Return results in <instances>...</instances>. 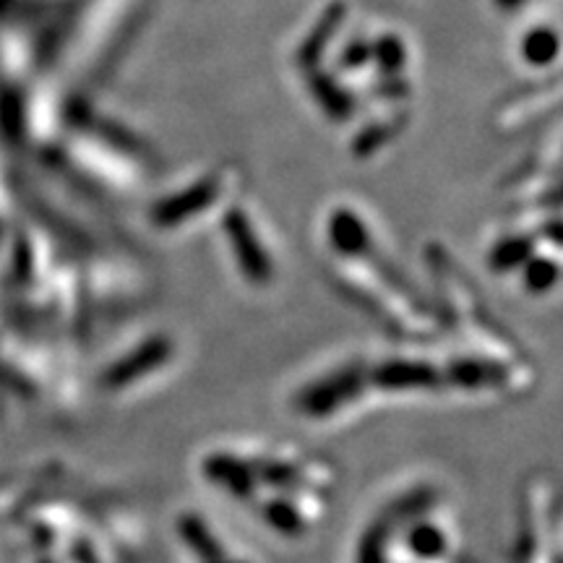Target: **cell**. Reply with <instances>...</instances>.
<instances>
[{
  "mask_svg": "<svg viewBox=\"0 0 563 563\" xmlns=\"http://www.w3.org/2000/svg\"><path fill=\"white\" fill-rule=\"evenodd\" d=\"M201 470L206 483L238 498V504H248L261 491H274V496L256 514L269 530L290 537L311 530L329 504L334 488L329 467L311 462V457H303L292 449L251 454L230 449L214 451L206 454Z\"/></svg>",
  "mask_w": 563,
  "mask_h": 563,
  "instance_id": "6da1fadb",
  "label": "cell"
}]
</instances>
